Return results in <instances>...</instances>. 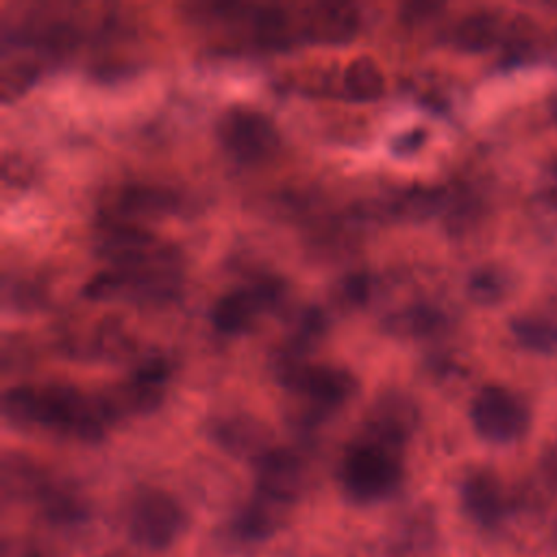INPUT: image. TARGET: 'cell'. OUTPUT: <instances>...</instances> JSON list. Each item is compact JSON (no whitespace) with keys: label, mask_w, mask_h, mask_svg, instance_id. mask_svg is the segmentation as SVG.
Returning <instances> with one entry per match:
<instances>
[{"label":"cell","mask_w":557,"mask_h":557,"mask_svg":"<svg viewBox=\"0 0 557 557\" xmlns=\"http://www.w3.org/2000/svg\"><path fill=\"white\" fill-rule=\"evenodd\" d=\"M20 557H39V555H37V553H33V550H22V553H20Z\"/></svg>","instance_id":"22"},{"label":"cell","mask_w":557,"mask_h":557,"mask_svg":"<svg viewBox=\"0 0 557 557\" xmlns=\"http://www.w3.org/2000/svg\"><path fill=\"white\" fill-rule=\"evenodd\" d=\"M344 85L352 100H376L385 89V78L374 59L357 57L344 72Z\"/></svg>","instance_id":"14"},{"label":"cell","mask_w":557,"mask_h":557,"mask_svg":"<svg viewBox=\"0 0 557 557\" xmlns=\"http://www.w3.org/2000/svg\"><path fill=\"white\" fill-rule=\"evenodd\" d=\"M342 296L348 302H361L363 298H368V278L366 276H350L344 285Z\"/></svg>","instance_id":"20"},{"label":"cell","mask_w":557,"mask_h":557,"mask_svg":"<svg viewBox=\"0 0 557 557\" xmlns=\"http://www.w3.org/2000/svg\"><path fill=\"white\" fill-rule=\"evenodd\" d=\"M513 339L529 350L550 352L557 348V322L544 315H520L511 322Z\"/></svg>","instance_id":"15"},{"label":"cell","mask_w":557,"mask_h":557,"mask_svg":"<svg viewBox=\"0 0 557 557\" xmlns=\"http://www.w3.org/2000/svg\"><path fill=\"white\" fill-rule=\"evenodd\" d=\"M126 529L137 544L165 548L185 529V511L168 492L144 490L126 509Z\"/></svg>","instance_id":"3"},{"label":"cell","mask_w":557,"mask_h":557,"mask_svg":"<svg viewBox=\"0 0 557 557\" xmlns=\"http://www.w3.org/2000/svg\"><path fill=\"white\" fill-rule=\"evenodd\" d=\"M440 324V313L431 307H413L405 313L398 315L396 326L398 329H409L413 333H426Z\"/></svg>","instance_id":"18"},{"label":"cell","mask_w":557,"mask_h":557,"mask_svg":"<svg viewBox=\"0 0 557 557\" xmlns=\"http://www.w3.org/2000/svg\"><path fill=\"white\" fill-rule=\"evenodd\" d=\"M115 220H137L157 218L176 209V196L170 189L154 185H128L117 196Z\"/></svg>","instance_id":"9"},{"label":"cell","mask_w":557,"mask_h":557,"mask_svg":"<svg viewBox=\"0 0 557 557\" xmlns=\"http://www.w3.org/2000/svg\"><path fill=\"white\" fill-rule=\"evenodd\" d=\"M226 150L244 161H261L278 148V131L272 120L255 109L233 107L218 124Z\"/></svg>","instance_id":"6"},{"label":"cell","mask_w":557,"mask_h":557,"mask_svg":"<svg viewBox=\"0 0 557 557\" xmlns=\"http://www.w3.org/2000/svg\"><path fill=\"white\" fill-rule=\"evenodd\" d=\"M400 446L363 433L344 455L342 483L350 498L370 503L389 496L403 476Z\"/></svg>","instance_id":"2"},{"label":"cell","mask_w":557,"mask_h":557,"mask_svg":"<svg viewBox=\"0 0 557 557\" xmlns=\"http://www.w3.org/2000/svg\"><path fill=\"white\" fill-rule=\"evenodd\" d=\"M461 500L466 511L481 524H494L503 513L500 485L487 472H474L463 481Z\"/></svg>","instance_id":"10"},{"label":"cell","mask_w":557,"mask_h":557,"mask_svg":"<svg viewBox=\"0 0 557 557\" xmlns=\"http://www.w3.org/2000/svg\"><path fill=\"white\" fill-rule=\"evenodd\" d=\"M305 485L300 459L285 448H268L257 459V500L276 513L292 505Z\"/></svg>","instance_id":"7"},{"label":"cell","mask_w":557,"mask_h":557,"mask_svg":"<svg viewBox=\"0 0 557 557\" xmlns=\"http://www.w3.org/2000/svg\"><path fill=\"white\" fill-rule=\"evenodd\" d=\"M546 470L557 479V446L550 448L546 455Z\"/></svg>","instance_id":"21"},{"label":"cell","mask_w":557,"mask_h":557,"mask_svg":"<svg viewBox=\"0 0 557 557\" xmlns=\"http://www.w3.org/2000/svg\"><path fill=\"white\" fill-rule=\"evenodd\" d=\"M553 115H555V120H557V102H555V107H553Z\"/></svg>","instance_id":"23"},{"label":"cell","mask_w":557,"mask_h":557,"mask_svg":"<svg viewBox=\"0 0 557 557\" xmlns=\"http://www.w3.org/2000/svg\"><path fill=\"white\" fill-rule=\"evenodd\" d=\"M468 292L476 302H496L507 292V276L498 268H481L470 276Z\"/></svg>","instance_id":"16"},{"label":"cell","mask_w":557,"mask_h":557,"mask_svg":"<svg viewBox=\"0 0 557 557\" xmlns=\"http://www.w3.org/2000/svg\"><path fill=\"white\" fill-rule=\"evenodd\" d=\"M165 381H168L165 361L161 359L146 361L133 372V376L122 387V403L128 405L131 409L146 411L159 403Z\"/></svg>","instance_id":"12"},{"label":"cell","mask_w":557,"mask_h":557,"mask_svg":"<svg viewBox=\"0 0 557 557\" xmlns=\"http://www.w3.org/2000/svg\"><path fill=\"white\" fill-rule=\"evenodd\" d=\"M305 33L315 41H346L359 26V15L348 4H320L311 9Z\"/></svg>","instance_id":"11"},{"label":"cell","mask_w":557,"mask_h":557,"mask_svg":"<svg viewBox=\"0 0 557 557\" xmlns=\"http://www.w3.org/2000/svg\"><path fill=\"white\" fill-rule=\"evenodd\" d=\"M470 420L481 437L507 444L524 435L529 426V409L509 389L487 385L474 396L470 405Z\"/></svg>","instance_id":"5"},{"label":"cell","mask_w":557,"mask_h":557,"mask_svg":"<svg viewBox=\"0 0 557 557\" xmlns=\"http://www.w3.org/2000/svg\"><path fill=\"white\" fill-rule=\"evenodd\" d=\"M540 194H542V200L557 211V159L544 170L540 181Z\"/></svg>","instance_id":"19"},{"label":"cell","mask_w":557,"mask_h":557,"mask_svg":"<svg viewBox=\"0 0 557 557\" xmlns=\"http://www.w3.org/2000/svg\"><path fill=\"white\" fill-rule=\"evenodd\" d=\"M2 411L20 426H46L81 440L100 437L115 413L111 400L70 385L11 387L2 396Z\"/></svg>","instance_id":"1"},{"label":"cell","mask_w":557,"mask_h":557,"mask_svg":"<svg viewBox=\"0 0 557 557\" xmlns=\"http://www.w3.org/2000/svg\"><path fill=\"white\" fill-rule=\"evenodd\" d=\"M278 379L305 396L315 411H333L344 405L357 389V381L348 370L333 366H311L298 359V355H287L278 363Z\"/></svg>","instance_id":"4"},{"label":"cell","mask_w":557,"mask_h":557,"mask_svg":"<svg viewBox=\"0 0 557 557\" xmlns=\"http://www.w3.org/2000/svg\"><path fill=\"white\" fill-rule=\"evenodd\" d=\"M492 22L485 15H472L463 24H459L455 37L466 48H483L492 41Z\"/></svg>","instance_id":"17"},{"label":"cell","mask_w":557,"mask_h":557,"mask_svg":"<svg viewBox=\"0 0 557 557\" xmlns=\"http://www.w3.org/2000/svg\"><path fill=\"white\" fill-rule=\"evenodd\" d=\"M283 298L281 283L272 278L257 281L250 287H242L224 294L211 309V322L218 331L235 335L246 331L259 311L272 309Z\"/></svg>","instance_id":"8"},{"label":"cell","mask_w":557,"mask_h":557,"mask_svg":"<svg viewBox=\"0 0 557 557\" xmlns=\"http://www.w3.org/2000/svg\"><path fill=\"white\" fill-rule=\"evenodd\" d=\"M213 437L231 453L257 455V459L268 450L263 426L250 418H226L213 429Z\"/></svg>","instance_id":"13"}]
</instances>
